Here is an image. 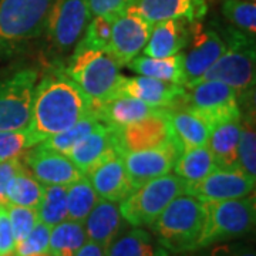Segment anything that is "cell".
<instances>
[{
  "label": "cell",
  "mask_w": 256,
  "mask_h": 256,
  "mask_svg": "<svg viewBox=\"0 0 256 256\" xmlns=\"http://www.w3.org/2000/svg\"><path fill=\"white\" fill-rule=\"evenodd\" d=\"M8 215H9L12 234L14 239V248L18 245L28 234L34 229L38 220L36 208H28V206H18V205H6Z\"/></svg>",
  "instance_id": "obj_38"
},
{
  "label": "cell",
  "mask_w": 256,
  "mask_h": 256,
  "mask_svg": "<svg viewBox=\"0 0 256 256\" xmlns=\"http://www.w3.org/2000/svg\"><path fill=\"white\" fill-rule=\"evenodd\" d=\"M226 40L225 53L198 82L214 80L224 82L232 87L239 96L240 92H249L255 86V37L248 36L246 33L236 28L229 30Z\"/></svg>",
  "instance_id": "obj_6"
},
{
  "label": "cell",
  "mask_w": 256,
  "mask_h": 256,
  "mask_svg": "<svg viewBox=\"0 0 256 256\" xmlns=\"http://www.w3.org/2000/svg\"><path fill=\"white\" fill-rule=\"evenodd\" d=\"M92 114V106L66 72L44 76L33 92L28 132L37 144Z\"/></svg>",
  "instance_id": "obj_1"
},
{
  "label": "cell",
  "mask_w": 256,
  "mask_h": 256,
  "mask_svg": "<svg viewBox=\"0 0 256 256\" xmlns=\"http://www.w3.org/2000/svg\"><path fill=\"white\" fill-rule=\"evenodd\" d=\"M37 146L28 128L16 131H0V162L22 156Z\"/></svg>",
  "instance_id": "obj_36"
},
{
  "label": "cell",
  "mask_w": 256,
  "mask_h": 256,
  "mask_svg": "<svg viewBox=\"0 0 256 256\" xmlns=\"http://www.w3.org/2000/svg\"><path fill=\"white\" fill-rule=\"evenodd\" d=\"M36 210L38 220L50 228L67 220V188L64 185H43Z\"/></svg>",
  "instance_id": "obj_32"
},
{
  "label": "cell",
  "mask_w": 256,
  "mask_h": 256,
  "mask_svg": "<svg viewBox=\"0 0 256 256\" xmlns=\"http://www.w3.org/2000/svg\"><path fill=\"white\" fill-rule=\"evenodd\" d=\"M164 108H156L146 104L144 101L130 97L126 94H120L107 102L94 108L92 114L106 126L112 128H121L134 124L138 121L152 117Z\"/></svg>",
  "instance_id": "obj_23"
},
{
  "label": "cell",
  "mask_w": 256,
  "mask_h": 256,
  "mask_svg": "<svg viewBox=\"0 0 256 256\" xmlns=\"http://www.w3.org/2000/svg\"><path fill=\"white\" fill-rule=\"evenodd\" d=\"M120 94H126L156 108H172L178 106L185 94V87L174 82H162L151 77L137 76L121 78L118 88Z\"/></svg>",
  "instance_id": "obj_18"
},
{
  "label": "cell",
  "mask_w": 256,
  "mask_h": 256,
  "mask_svg": "<svg viewBox=\"0 0 256 256\" xmlns=\"http://www.w3.org/2000/svg\"><path fill=\"white\" fill-rule=\"evenodd\" d=\"M42 194H43V184L37 181L24 164V166L12 178L6 191V198L10 205L37 208Z\"/></svg>",
  "instance_id": "obj_30"
},
{
  "label": "cell",
  "mask_w": 256,
  "mask_h": 256,
  "mask_svg": "<svg viewBox=\"0 0 256 256\" xmlns=\"http://www.w3.org/2000/svg\"><path fill=\"white\" fill-rule=\"evenodd\" d=\"M216 168L215 160L206 146L184 151L174 165L175 175L185 181V184L198 182Z\"/></svg>",
  "instance_id": "obj_28"
},
{
  "label": "cell",
  "mask_w": 256,
  "mask_h": 256,
  "mask_svg": "<svg viewBox=\"0 0 256 256\" xmlns=\"http://www.w3.org/2000/svg\"><path fill=\"white\" fill-rule=\"evenodd\" d=\"M191 23L184 18H171L156 23L141 53L154 58L180 54L188 44Z\"/></svg>",
  "instance_id": "obj_22"
},
{
  "label": "cell",
  "mask_w": 256,
  "mask_h": 256,
  "mask_svg": "<svg viewBox=\"0 0 256 256\" xmlns=\"http://www.w3.org/2000/svg\"><path fill=\"white\" fill-rule=\"evenodd\" d=\"M181 156L174 142L165 146L131 151L121 156L128 178L134 188L171 172L174 165Z\"/></svg>",
  "instance_id": "obj_14"
},
{
  "label": "cell",
  "mask_w": 256,
  "mask_h": 256,
  "mask_svg": "<svg viewBox=\"0 0 256 256\" xmlns=\"http://www.w3.org/2000/svg\"><path fill=\"white\" fill-rule=\"evenodd\" d=\"M92 13L87 0H53L46 20L47 38L57 53H66L78 43Z\"/></svg>",
  "instance_id": "obj_10"
},
{
  "label": "cell",
  "mask_w": 256,
  "mask_h": 256,
  "mask_svg": "<svg viewBox=\"0 0 256 256\" xmlns=\"http://www.w3.org/2000/svg\"><path fill=\"white\" fill-rule=\"evenodd\" d=\"M111 26H112L111 18H100V16L92 18L84 30V36L76 47L107 52L111 40Z\"/></svg>",
  "instance_id": "obj_37"
},
{
  "label": "cell",
  "mask_w": 256,
  "mask_h": 256,
  "mask_svg": "<svg viewBox=\"0 0 256 256\" xmlns=\"http://www.w3.org/2000/svg\"><path fill=\"white\" fill-rule=\"evenodd\" d=\"M256 180L248 176L242 170H220L198 182L185 184V195L201 202H220L244 198L255 191Z\"/></svg>",
  "instance_id": "obj_13"
},
{
  "label": "cell",
  "mask_w": 256,
  "mask_h": 256,
  "mask_svg": "<svg viewBox=\"0 0 256 256\" xmlns=\"http://www.w3.org/2000/svg\"><path fill=\"white\" fill-rule=\"evenodd\" d=\"M240 136V117L220 122L212 128L206 146L220 170H238V142ZM240 170V168H239Z\"/></svg>",
  "instance_id": "obj_25"
},
{
  "label": "cell",
  "mask_w": 256,
  "mask_h": 256,
  "mask_svg": "<svg viewBox=\"0 0 256 256\" xmlns=\"http://www.w3.org/2000/svg\"><path fill=\"white\" fill-rule=\"evenodd\" d=\"M205 222L198 248H208L249 234L256 220L255 195L238 200L204 202Z\"/></svg>",
  "instance_id": "obj_4"
},
{
  "label": "cell",
  "mask_w": 256,
  "mask_h": 256,
  "mask_svg": "<svg viewBox=\"0 0 256 256\" xmlns=\"http://www.w3.org/2000/svg\"><path fill=\"white\" fill-rule=\"evenodd\" d=\"M131 8L136 9L150 22L152 26L156 23L184 18L186 22H200L206 13L205 0H132Z\"/></svg>",
  "instance_id": "obj_21"
},
{
  "label": "cell",
  "mask_w": 256,
  "mask_h": 256,
  "mask_svg": "<svg viewBox=\"0 0 256 256\" xmlns=\"http://www.w3.org/2000/svg\"><path fill=\"white\" fill-rule=\"evenodd\" d=\"M33 256H50V254H40V255H33Z\"/></svg>",
  "instance_id": "obj_45"
},
{
  "label": "cell",
  "mask_w": 256,
  "mask_h": 256,
  "mask_svg": "<svg viewBox=\"0 0 256 256\" xmlns=\"http://www.w3.org/2000/svg\"><path fill=\"white\" fill-rule=\"evenodd\" d=\"M74 256H106V248L92 240H86Z\"/></svg>",
  "instance_id": "obj_44"
},
{
  "label": "cell",
  "mask_w": 256,
  "mask_h": 256,
  "mask_svg": "<svg viewBox=\"0 0 256 256\" xmlns=\"http://www.w3.org/2000/svg\"><path fill=\"white\" fill-rule=\"evenodd\" d=\"M23 166H24V162H23L22 156L0 162V204H3V205L8 204V198H6L8 186H9L12 178L18 174Z\"/></svg>",
  "instance_id": "obj_41"
},
{
  "label": "cell",
  "mask_w": 256,
  "mask_h": 256,
  "mask_svg": "<svg viewBox=\"0 0 256 256\" xmlns=\"http://www.w3.org/2000/svg\"><path fill=\"white\" fill-rule=\"evenodd\" d=\"M222 13L235 28L255 37L256 33V4L252 0H224Z\"/></svg>",
  "instance_id": "obj_34"
},
{
  "label": "cell",
  "mask_w": 256,
  "mask_h": 256,
  "mask_svg": "<svg viewBox=\"0 0 256 256\" xmlns=\"http://www.w3.org/2000/svg\"><path fill=\"white\" fill-rule=\"evenodd\" d=\"M130 70L141 74L144 77H151L162 82H170L185 87V74H184L182 54H175L165 58H154L148 56L134 57L127 63Z\"/></svg>",
  "instance_id": "obj_26"
},
{
  "label": "cell",
  "mask_w": 256,
  "mask_h": 256,
  "mask_svg": "<svg viewBox=\"0 0 256 256\" xmlns=\"http://www.w3.org/2000/svg\"><path fill=\"white\" fill-rule=\"evenodd\" d=\"M100 200L120 204L136 188L128 178L121 156H111L96 165L86 175Z\"/></svg>",
  "instance_id": "obj_19"
},
{
  "label": "cell",
  "mask_w": 256,
  "mask_h": 256,
  "mask_svg": "<svg viewBox=\"0 0 256 256\" xmlns=\"http://www.w3.org/2000/svg\"><path fill=\"white\" fill-rule=\"evenodd\" d=\"M206 256H256L254 248L244 244H224L214 246Z\"/></svg>",
  "instance_id": "obj_43"
},
{
  "label": "cell",
  "mask_w": 256,
  "mask_h": 256,
  "mask_svg": "<svg viewBox=\"0 0 256 256\" xmlns=\"http://www.w3.org/2000/svg\"><path fill=\"white\" fill-rule=\"evenodd\" d=\"M184 192L185 181L180 176L172 174L158 176L140 185L120 202L121 216L132 228L151 226L162 210Z\"/></svg>",
  "instance_id": "obj_5"
},
{
  "label": "cell",
  "mask_w": 256,
  "mask_h": 256,
  "mask_svg": "<svg viewBox=\"0 0 256 256\" xmlns=\"http://www.w3.org/2000/svg\"><path fill=\"white\" fill-rule=\"evenodd\" d=\"M67 220L84 222L98 202V195L96 194L92 182L87 176L67 185Z\"/></svg>",
  "instance_id": "obj_31"
},
{
  "label": "cell",
  "mask_w": 256,
  "mask_h": 256,
  "mask_svg": "<svg viewBox=\"0 0 256 256\" xmlns=\"http://www.w3.org/2000/svg\"><path fill=\"white\" fill-rule=\"evenodd\" d=\"M92 18L100 16L114 20L131 6L132 0H87Z\"/></svg>",
  "instance_id": "obj_40"
},
{
  "label": "cell",
  "mask_w": 256,
  "mask_h": 256,
  "mask_svg": "<svg viewBox=\"0 0 256 256\" xmlns=\"http://www.w3.org/2000/svg\"><path fill=\"white\" fill-rule=\"evenodd\" d=\"M226 50V42L214 28H205L200 22H192L188 44L181 52L185 87L198 82Z\"/></svg>",
  "instance_id": "obj_11"
},
{
  "label": "cell",
  "mask_w": 256,
  "mask_h": 256,
  "mask_svg": "<svg viewBox=\"0 0 256 256\" xmlns=\"http://www.w3.org/2000/svg\"><path fill=\"white\" fill-rule=\"evenodd\" d=\"M10 255H14V239L6 205L0 204V256Z\"/></svg>",
  "instance_id": "obj_42"
},
{
  "label": "cell",
  "mask_w": 256,
  "mask_h": 256,
  "mask_svg": "<svg viewBox=\"0 0 256 256\" xmlns=\"http://www.w3.org/2000/svg\"><path fill=\"white\" fill-rule=\"evenodd\" d=\"M86 240L82 222L66 220L52 228L48 254L50 256H74Z\"/></svg>",
  "instance_id": "obj_29"
},
{
  "label": "cell",
  "mask_w": 256,
  "mask_h": 256,
  "mask_svg": "<svg viewBox=\"0 0 256 256\" xmlns=\"http://www.w3.org/2000/svg\"><path fill=\"white\" fill-rule=\"evenodd\" d=\"M82 225L87 240L96 242L107 249L121 230L122 216L120 204L98 200Z\"/></svg>",
  "instance_id": "obj_24"
},
{
  "label": "cell",
  "mask_w": 256,
  "mask_h": 256,
  "mask_svg": "<svg viewBox=\"0 0 256 256\" xmlns=\"http://www.w3.org/2000/svg\"><path fill=\"white\" fill-rule=\"evenodd\" d=\"M166 117L171 128L172 141L180 154L192 148L206 146L212 127L200 116L185 108L184 106L181 108L175 106L172 108H166Z\"/></svg>",
  "instance_id": "obj_20"
},
{
  "label": "cell",
  "mask_w": 256,
  "mask_h": 256,
  "mask_svg": "<svg viewBox=\"0 0 256 256\" xmlns=\"http://www.w3.org/2000/svg\"><path fill=\"white\" fill-rule=\"evenodd\" d=\"M33 148L24 156V164L40 184L67 186L84 176L67 156L47 150L40 144Z\"/></svg>",
  "instance_id": "obj_15"
},
{
  "label": "cell",
  "mask_w": 256,
  "mask_h": 256,
  "mask_svg": "<svg viewBox=\"0 0 256 256\" xmlns=\"http://www.w3.org/2000/svg\"><path fill=\"white\" fill-rule=\"evenodd\" d=\"M152 30V24L146 22L131 6L112 20L108 54L122 67L137 57L146 47Z\"/></svg>",
  "instance_id": "obj_12"
},
{
  "label": "cell",
  "mask_w": 256,
  "mask_h": 256,
  "mask_svg": "<svg viewBox=\"0 0 256 256\" xmlns=\"http://www.w3.org/2000/svg\"><path fill=\"white\" fill-rule=\"evenodd\" d=\"M52 228L38 222L34 229L14 248L16 256H33L48 254V240Z\"/></svg>",
  "instance_id": "obj_39"
},
{
  "label": "cell",
  "mask_w": 256,
  "mask_h": 256,
  "mask_svg": "<svg viewBox=\"0 0 256 256\" xmlns=\"http://www.w3.org/2000/svg\"><path fill=\"white\" fill-rule=\"evenodd\" d=\"M205 222L204 202L190 195H180L150 226L156 242L175 254L198 249Z\"/></svg>",
  "instance_id": "obj_3"
},
{
  "label": "cell",
  "mask_w": 256,
  "mask_h": 256,
  "mask_svg": "<svg viewBox=\"0 0 256 256\" xmlns=\"http://www.w3.org/2000/svg\"><path fill=\"white\" fill-rule=\"evenodd\" d=\"M106 256H168V250L146 230L132 228L111 242L106 249Z\"/></svg>",
  "instance_id": "obj_27"
},
{
  "label": "cell",
  "mask_w": 256,
  "mask_h": 256,
  "mask_svg": "<svg viewBox=\"0 0 256 256\" xmlns=\"http://www.w3.org/2000/svg\"><path fill=\"white\" fill-rule=\"evenodd\" d=\"M180 104L205 120L212 128L240 117L238 92L226 84L214 80H202L185 87Z\"/></svg>",
  "instance_id": "obj_8"
},
{
  "label": "cell",
  "mask_w": 256,
  "mask_h": 256,
  "mask_svg": "<svg viewBox=\"0 0 256 256\" xmlns=\"http://www.w3.org/2000/svg\"><path fill=\"white\" fill-rule=\"evenodd\" d=\"M53 0H0V53L38 37Z\"/></svg>",
  "instance_id": "obj_7"
},
{
  "label": "cell",
  "mask_w": 256,
  "mask_h": 256,
  "mask_svg": "<svg viewBox=\"0 0 256 256\" xmlns=\"http://www.w3.org/2000/svg\"><path fill=\"white\" fill-rule=\"evenodd\" d=\"M37 77L34 68H23L0 78V131L28 127Z\"/></svg>",
  "instance_id": "obj_9"
},
{
  "label": "cell",
  "mask_w": 256,
  "mask_h": 256,
  "mask_svg": "<svg viewBox=\"0 0 256 256\" xmlns=\"http://www.w3.org/2000/svg\"><path fill=\"white\" fill-rule=\"evenodd\" d=\"M239 168L256 180V131L255 120L240 118V136L238 142Z\"/></svg>",
  "instance_id": "obj_35"
},
{
  "label": "cell",
  "mask_w": 256,
  "mask_h": 256,
  "mask_svg": "<svg viewBox=\"0 0 256 256\" xmlns=\"http://www.w3.org/2000/svg\"><path fill=\"white\" fill-rule=\"evenodd\" d=\"M116 156H121L117 131L116 128L106 126L102 122L96 130H92L90 134H87L82 141H78L68 152V158L82 171L84 176L96 165Z\"/></svg>",
  "instance_id": "obj_17"
},
{
  "label": "cell",
  "mask_w": 256,
  "mask_h": 256,
  "mask_svg": "<svg viewBox=\"0 0 256 256\" xmlns=\"http://www.w3.org/2000/svg\"><path fill=\"white\" fill-rule=\"evenodd\" d=\"M121 156L131 151L148 150L174 142L171 128L168 124L166 110H162L152 117L130 124L126 127L116 128Z\"/></svg>",
  "instance_id": "obj_16"
},
{
  "label": "cell",
  "mask_w": 256,
  "mask_h": 256,
  "mask_svg": "<svg viewBox=\"0 0 256 256\" xmlns=\"http://www.w3.org/2000/svg\"><path fill=\"white\" fill-rule=\"evenodd\" d=\"M100 124L101 121H98V118L94 114H92V116H88L86 118L80 120L72 128H68L66 131H62V132H58V134L52 136V137H48L44 141H42L40 146H44L47 150L56 151L58 154L68 156V152L72 151V148L78 141H82L87 134H90L92 130H96V128L98 127Z\"/></svg>",
  "instance_id": "obj_33"
},
{
  "label": "cell",
  "mask_w": 256,
  "mask_h": 256,
  "mask_svg": "<svg viewBox=\"0 0 256 256\" xmlns=\"http://www.w3.org/2000/svg\"><path fill=\"white\" fill-rule=\"evenodd\" d=\"M120 68L121 66L108 52L76 47L64 72L82 88L94 111L98 106L118 96L122 78Z\"/></svg>",
  "instance_id": "obj_2"
}]
</instances>
